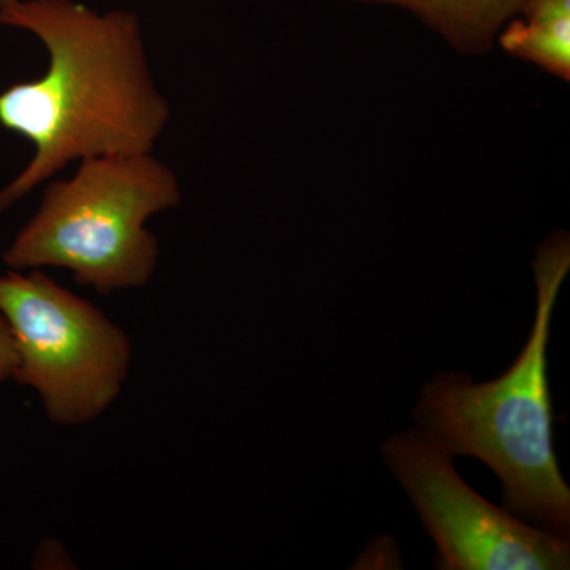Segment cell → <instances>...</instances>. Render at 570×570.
<instances>
[{"label": "cell", "instance_id": "8992f818", "mask_svg": "<svg viewBox=\"0 0 570 570\" xmlns=\"http://www.w3.org/2000/svg\"><path fill=\"white\" fill-rule=\"evenodd\" d=\"M403 7L441 33L461 55H485L505 22L531 0H355Z\"/></svg>", "mask_w": 570, "mask_h": 570}, {"label": "cell", "instance_id": "ba28073f", "mask_svg": "<svg viewBox=\"0 0 570 570\" xmlns=\"http://www.w3.org/2000/svg\"><path fill=\"white\" fill-rule=\"evenodd\" d=\"M17 367V348L6 318L0 314V382L13 377Z\"/></svg>", "mask_w": 570, "mask_h": 570}, {"label": "cell", "instance_id": "5b68a950", "mask_svg": "<svg viewBox=\"0 0 570 570\" xmlns=\"http://www.w3.org/2000/svg\"><path fill=\"white\" fill-rule=\"evenodd\" d=\"M385 463L425 524L441 570H561L569 540L527 527L494 508L460 478L450 455L422 430L390 438Z\"/></svg>", "mask_w": 570, "mask_h": 570}, {"label": "cell", "instance_id": "9c48e42d", "mask_svg": "<svg viewBox=\"0 0 570 570\" xmlns=\"http://www.w3.org/2000/svg\"><path fill=\"white\" fill-rule=\"evenodd\" d=\"M11 2H17V0H0V9H3V7L9 6Z\"/></svg>", "mask_w": 570, "mask_h": 570}, {"label": "cell", "instance_id": "52a82bcc", "mask_svg": "<svg viewBox=\"0 0 570 570\" xmlns=\"http://www.w3.org/2000/svg\"><path fill=\"white\" fill-rule=\"evenodd\" d=\"M519 14L499 36L501 47L569 81L570 0H531Z\"/></svg>", "mask_w": 570, "mask_h": 570}, {"label": "cell", "instance_id": "3957f363", "mask_svg": "<svg viewBox=\"0 0 570 570\" xmlns=\"http://www.w3.org/2000/svg\"><path fill=\"white\" fill-rule=\"evenodd\" d=\"M181 200L178 176L153 153L81 160L71 178L48 183L3 264L14 272L69 269L75 283L104 296L145 287L160 254L146 224Z\"/></svg>", "mask_w": 570, "mask_h": 570}, {"label": "cell", "instance_id": "7a4b0ae2", "mask_svg": "<svg viewBox=\"0 0 570 570\" xmlns=\"http://www.w3.org/2000/svg\"><path fill=\"white\" fill-rule=\"evenodd\" d=\"M538 309L530 340L512 366L485 384L439 373L420 393V430L452 455L474 456L502 482L509 512L569 539L570 490L553 444L547 344L554 303L570 268L568 234L549 236L534 264Z\"/></svg>", "mask_w": 570, "mask_h": 570}, {"label": "cell", "instance_id": "277c9868", "mask_svg": "<svg viewBox=\"0 0 570 570\" xmlns=\"http://www.w3.org/2000/svg\"><path fill=\"white\" fill-rule=\"evenodd\" d=\"M0 314L17 348L11 381L33 390L55 425H86L121 395L132 343L88 299L43 269L0 275Z\"/></svg>", "mask_w": 570, "mask_h": 570}, {"label": "cell", "instance_id": "6da1fadb", "mask_svg": "<svg viewBox=\"0 0 570 570\" xmlns=\"http://www.w3.org/2000/svg\"><path fill=\"white\" fill-rule=\"evenodd\" d=\"M0 24L31 32L48 52L41 77L0 92V126L36 149L0 189V214L71 163L154 151L171 110L137 14L100 13L77 0H17L0 9Z\"/></svg>", "mask_w": 570, "mask_h": 570}]
</instances>
